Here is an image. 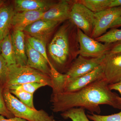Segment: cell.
I'll use <instances>...</instances> for the list:
<instances>
[{
  "label": "cell",
  "mask_w": 121,
  "mask_h": 121,
  "mask_svg": "<svg viewBox=\"0 0 121 121\" xmlns=\"http://www.w3.org/2000/svg\"><path fill=\"white\" fill-rule=\"evenodd\" d=\"M26 50L27 58V66L50 76V68L47 61L41 54L33 49L27 41Z\"/></svg>",
  "instance_id": "cell-14"
},
{
  "label": "cell",
  "mask_w": 121,
  "mask_h": 121,
  "mask_svg": "<svg viewBox=\"0 0 121 121\" xmlns=\"http://www.w3.org/2000/svg\"><path fill=\"white\" fill-rule=\"evenodd\" d=\"M121 7V0H112L109 8Z\"/></svg>",
  "instance_id": "cell-33"
},
{
  "label": "cell",
  "mask_w": 121,
  "mask_h": 121,
  "mask_svg": "<svg viewBox=\"0 0 121 121\" xmlns=\"http://www.w3.org/2000/svg\"><path fill=\"white\" fill-rule=\"evenodd\" d=\"M10 93L16 95L20 101L33 109H36L33 104V94L23 91L9 90Z\"/></svg>",
  "instance_id": "cell-25"
},
{
  "label": "cell",
  "mask_w": 121,
  "mask_h": 121,
  "mask_svg": "<svg viewBox=\"0 0 121 121\" xmlns=\"http://www.w3.org/2000/svg\"><path fill=\"white\" fill-rule=\"evenodd\" d=\"M45 86H47L46 84L41 83L31 82L10 86L8 88L9 90L23 91L33 94L37 89Z\"/></svg>",
  "instance_id": "cell-24"
},
{
  "label": "cell",
  "mask_w": 121,
  "mask_h": 121,
  "mask_svg": "<svg viewBox=\"0 0 121 121\" xmlns=\"http://www.w3.org/2000/svg\"><path fill=\"white\" fill-rule=\"evenodd\" d=\"M59 23L40 19L27 26L24 31L30 36L39 39L46 43Z\"/></svg>",
  "instance_id": "cell-11"
},
{
  "label": "cell",
  "mask_w": 121,
  "mask_h": 121,
  "mask_svg": "<svg viewBox=\"0 0 121 121\" xmlns=\"http://www.w3.org/2000/svg\"><path fill=\"white\" fill-rule=\"evenodd\" d=\"M67 0H61L56 2L47 11L44 13L42 19L60 23L69 19L73 4Z\"/></svg>",
  "instance_id": "cell-12"
},
{
  "label": "cell",
  "mask_w": 121,
  "mask_h": 121,
  "mask_svg": "<svg viewBox=\"0 0 121 121\" xmlns=\"http://www.w3.org/2000/svg\"><path fill=\"white\" fill-rule=\"evenodd\" d=\"M121 26V16L117 18L111 25L110 28H117Z\"/></svg>",
  "instance_id": "cell-32"
},
{
  "label": "cell",
  "mask_w": 121,
  "mask_h": 121,
  "mask_svg": "<svg viewBox=\"0 0 121 121\" xmlns=\"http://www.w3.org/2000/svg\"><path fill=\"white\" fill-rule=\"evenodd\" d=\"M8 72V66L0 52V88L6 87Z\"/></svg>",
  "instance_id": "cell-26"
},
{
  "label": "cell",
  "mask_w": 121,
  "mask_h": 121,
  "mask_svg": "<svg viewBox=\"0 0 121 121\" xmlns=\"http://www.w3.org/2000/svg\"><path fill=\"white\" fill-rule=\"evenodd\" d=\"M3 4V2L2 1L0 0V7Z\"/></svg>",
  "instance_id": "cell-34"
},
{
  "label": "cell",
  "mask_w": 121,
  "mask_h": 121,
  "mask_svg": "<svg viewBox=\"0 0 121 121\" xmlns=\"http://www.w3.org/2000/svg\"><path fill=\"white\" fill-rule=\"evenodd\" d=\"M108 85L103 78L76 91L52 94V110L62 113L71 108L82 107L91 113L99 114L101 105L121 109V97L111 90Z\"/></svg>",
  "instance_id": "cell-1"
},
{
  "label": "cell",
  "mask_w": 121,
  "mask_h": 121,
  "mask_svg": "<svg viewBox=\"0 0 121 121\" xmlns=\"http://www.w3.org/2000/svg\"><path fill=\"white\" fill-rule=\"evenodd\" d=\"M11 35L17 64L20 66H27L26 41L23 31L13 30Z\"/></svg>",
  "instance_id": "cell-15"
},
{
  "label": "cell",
  "mask_w": 121,
  "mask_h": 121,
  "mask_svg": "<svg viewBox=\"0 0 121 121\" xmlns=\"http://www.w3.org/2000/svg\"><path fill=\"white\" fill-rule=\"evenodd\" d=\"M103 78H105L103 62L88 73L73 79L69 78L65 87L64 92L76 91Z\"/></svg>",
  "instance_id": "cell-9"
},
{
  "label": "cell",
  "mask_w": 121,
  "mask_h": 121,
  "mask_svg": "<svg viewBox=\"0 0 121 121\" xmlns=\"http://www.w3.org/2000/svg\"><path fill=\"white\" fill-rule=\"evenodd\" d=\"M14 9L11 5L2 4L0 7V42L10 33Z\"/></svg>",
  "instance_id": "cell-17"
},
{
  "label": "cell",
  "mask_w": 121,
  "mask_h": 121,
  "mask_svg": "<svg viewBox=\"0 0 121 121\" xmlns=\"http://www.w3.org/2000/svg\"><path fill=\"white\" fill-rule=\"evenodd\" d=\"M31 82L41 83L52 87L51 77L48 75L27 66L16 64L9 66L6 87Z\"/></svg>",
  "instance_id": "cell-4"
},
{
  "label": "cell",
  "mask_w": 121,
  "mask_h": 121,
  "mask_svg": "<svg viewBox=\"0 0 121 121\" xmlns=\"http://www.w3.org/2000/svg\"><path fill=\"white\" fill-rule=\"evenodd\" d=\"M90 120L93 121H121V111L110 115H101L91 113L87 115Z\"/></svg>",
  "instance_id": "cell-27"
},
{
  "label": "cell",
  "mask_w": 121,
  "mask_h": 121,
  "mask_svg": "<svg viewBox=\"0 0 121 121\" xmlns=\"http://www.w3.org/2000/svg\"><path fill=\"white\" fill-rule=\"evenodd\" d=\"M0 52L8 66L17 64L11 34L9 33L0 42Z\"/></svg>",
  "instance_id": "cell-19"
},
{
  "label": "cell",
  "mask_w": 121,
  "mask_h": 121,
  "mask_svg": "<svg viewBox=\"0 0 121 121\" xmlns=\"http://www.w3.org/2000/svg\"><path fill=\"white\" fill-rule=\"evenodd\" d=\"M64 119H70L72 121H90L86 114L85 109L82 107L73 108L62 112Z\"/></svg>",
  "instance_id": "cell-21"
},
{
  "label": "cell",
  "mask_w": 121,
  "mask_h": 121,
  "mask_svg": "<svg viewBox=\"0 0 121 121\" xmlns=\"http://www.w3.org/2000/svg\"><path fill=\"white\" fill-rule=\"evenodd\" d=\"M112 0H79L78 2L95 13L109 8Z\"/></svg>",
  "instance_id": "cell-20"
},
{
  "label": "cell",
  "mask_w": 121,
  "mask_h": 121,
  "mask_svg": "<svg viewBox=\"0 0 121 121\" xmlns=\"http://www.w3.org/2000/svg\"><path fill=\"white\" fill-rule=\"evenodd\" d=\"M95 25L91 37L95 39L107 32L113 23L121 16V7H112L95 13Z\"/></svg>",
  "instance_id": "cell-7"
},
{
  "label": "cell",
  "mask_w": 121,
  "mask_h": 121,
  "mask_svg": "<svg viewBox=\"0 0 121 121\" xmlns=\"http://www.w3.org/2000/svg\"><path fill=\"white\" fill-rule=\"evenodd\" d=\"M103 64L104 77L108 84L119 82L121 80V52H110L106 55Z\"/></svg>",
  "instance_id": "cell-10"
},
{
  "label": "cell",
  "mask_w": 121,
  "mask_h": 121,
  "mask_svg": "<svg viewBox=\"0 0 121 121\" xmlns=\"http://www.w3.org/2000/svg\"><path fill=\"white\" fill-rule=\"evenodd\" d=\"M71 28L65 25L60 27L48 46L50 56L58 67H65L68 66L69 67L72 62L79 54L78 38L71 41L78 37V33H78V31L70 36Z\"/></svg>",
  "instance_id": "cell-2"
},
{
  "label": "cell",
  "mask_w": 121,
  "mask_h": 121,
  "mask_svg": "<svg viewBox=\"0 0 121 121\" xmlns=\"http://www.w3.org/2000/svg\"><path fill=\"white\" fill-rule=\"evenodd\" d=\"M99 42L106 44H112L121 41V29L112 28L97 39Z\"/></svg>",
  "instance_id": "cell-22"
},
{
  "label": "cell",
  "mask_w": 121,
  "mask_h": 121,
  "mask_svg": "<svg viewBox=\"0 0 121 121\" xmlns=\"http://www.w3.org/2000/svg\"><path fill=\"white\" fill-rule=\"evenodd\" d=\"M14 2L15 12L46 11L56 3L54 1L44 0H16Z\"/></svg>",
  "instance_id": "cell-16"
},
{
  "label": "cell",
  "mask_w": 121,
  "mask_h": 121,
  "mask_svg": "<svg viewBox=\"0 0 121 121\" xmlns=\"http://www.w3.org/2000/svg\"><path fill=\"white\" fill-rule=\"evenodd\" d=\"M0 121H28L25 119L14 117L10 118H5L4 117L0 115Z\"/></svg>",
  "instance_id": "cell-31"
},
{
  "label": "cell",
  "mask_w": 121,
  "mask_h": 121,
  "mask_svg": "<svg viewBox=\"0 0 121 121\" xmlns=\"http://www.w3.org/2000/svg\"><path fill=\"white\" fill-rule=\"evenodd\" d=\"M44 11L15 12L13 17L12 26L14 31H23L27 26L42 19Z\"/></svg>",
  "instance_id": "cell-13"
},
{
  "label": "cell",
  "mask_w": 121,
  "mask_h": 121,
  "mask_svg": "<svg viewBox=\"0 0 121 121\" xmlns=\"http://www.w3.org/2000/svg\"><path fill=\"white\" fill-rule=\"evenodd\" d=\"M105 56L89 58L79 55L72 62L66 74L73 79L92 71L103 62Z\"/></svg>",
  "instance_id": "cell-8"
},
{
  "label": "cell",
  "mask_w": 121,
  "mask_h": 121,
  "mask_svg": "<svg viewBox=\"0 0 121 121\" xmlns=\"http://www.w3.org/2000/svg\"><path fill=\"white\" fill-rule=\"evenodd\" d=\"M3 95L8 110L14 117L28 121H55L53 116L43 110L33 109L24 104L10 93L8 87L3 89Z\"/></svg>",
  "instance_id": "cell-3"
},
{
  "label": "cell",
  "mask_w": 121,
  "mask_h": 121,
  "mask_svg": "<svg viewBox=\"0 0 121 121\" xmlns=\"http://www.w3.org/2000/svg\"><path fill=\"white\" fill-rule=\"evenodd\" d=\"M50 76L51 79L52 94L64 92V89L69 77L66 74H63L57 71L53 65L50 66Z\"/></svg>",
  "instance_id": "cell-18"
},
{
  "label": "cell",
  "mask_w": 121,
  "mask_h": 121,
  "mask_svg": "<svg viewBox=\"0 0 121 121\" xmlns=\"http://www.w3.org/2000/svg\"><path fill=\"white\" fill-rule=\"evenodd\" d=\"M3 90L0 88V115L7 118L13 117L14 115L8 110L5 104L3 97Z\"/></svg>",
  "instance_id": "cell-28"
},
{
  "label": "cell",
  "mask_w": 121,
  "mask_h": 121,
  "mask_svg": "<svg viewBox=\"0 0 121 121\" xmlns=\"http://www.w3.org/2000/svg\"><path fill=\"white\" fill-rule=\"evenodd\" d=\"M69 20L77 28L91 37L95 25L94 13L76 0L72 6Z\"/></svg>",
  "instance_id": "cell-5"
},
{
  "label": "cell",
  "mask_w": 121,
  "mask_h": 121,
  "mask_svg": "<svg viewBox=\"0 0 121 121\" xmlns=\"http://www.w3.org/2000/svg\"><path fill=\"white\" fill-rule=\"evenodd\" d=\"M27 41L33 49L43 56L47 61L49 67L52 65L48 56L45 43L39 39L30 36L28 37Z\"/></svg>",
  "instance_id": "cell-23"
},
{
  "label": "cell",
  "mask_w": 121,
  "mask_h": 121,
  "mask_svg": "<svg viewBox=\"0 0 121 121\" xmlns=\"http://www.w3.org/2000/svg\"><path fill=\"white\" fill-rule=\"evenodd\" d=\"M78 33L79 55L86 58H98L105 56L110 51L113 43H101L87 35L78 29Z\"/></svg>",
  "instance_id": "cell-6"
},
{
  "label": "cell",
  "mask_w": 121,
  "mask_h": 121,
  "mask_svg": "<svg viewBox=\"0 0 121 121\" xmlns=\"http://www.w3.org/2000/svg\"><path fill=\"white\" fill-rule=\"evenodd\" d=\"M109 88L111 90H114L119 91L121 95V80L118 82L114 84H109L108 85Z\"/></svg>",
  "instance_id": "cell-30"
},
{
  "label": "cell",
  "mask_w": 121,
  "mask_h": 121,
  "mask_svg": "<svg viewBox=\"0 0 121 121\" xmlns=\"http://www.w3.org/2000/svg\"><path fill=\"white\" fill-rule=\"evenodd\" d=\"M110 52L113 53L121 52V41L113 43Z\"/></svg>",
  "instance_id": "cell-29"
}]
</instances>
